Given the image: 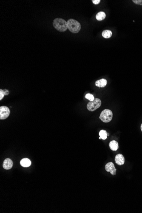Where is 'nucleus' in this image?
Listing matches in <instances>:
<instances>
[{
    "label": "nucleus",
    "mask_w": 142,
    "mask_h": 213,
    "mask_svg": "<svg viewBox=\"0 0 142 213\" xmlns=\"http://www.w3.org/2000/svg\"><path fill=\"white\" fill-rule=\"evenodd\" d=\"M13 166V162L12 160L9 158L6 159L3 162V168L6 170L10 169Z\"/></svg>",
    "instance_id": "7"
},
{
    "label": "nucleus",
    "mask_w": 142,
    "mask_h": 213,
    "mask_svg": "<svg viewBox=\"0 0 142 213\" xmlns=\"http://www.w3.org/2000/svg\"><path fill=\"white\" fill-rule=\"evenodd\" d=\"M5 95L3 90L2 89H0V100H1L4 97V96Z\"/></svg>",
    "instance_id": "17"
},
{
    "label": "nucleus",
    "mask_w": 142,
    "mask_h": 213,
    "mask_svg": "<svg viewBox=\"0 0 142 213\" xmlns=\"http://www.w3.org/2000/svg\"><path fill=\"white\" fill-rule=\"evenodd\" d=\"M101 105V101L99 98H95L92 101H90L87 105L88 110L93 112L99 108Z\"/></svg>",
    "instance_id": "4"
},
{
    "label": "nucleus",
    "mask_w": 142,
    "mask_h": 213,
    "mask_svg": "<svg viewBox=\"0 0 142 213\" xmlns=\"http://www.w3.org/2000/svg\"><path fill=\"white\" fill-rule=\"evenodd\" d=\"M3 92H4V93L5 95H8L9 94V91L8 90H7V89L3 90Z\"/></svg>",
    "instance_id": "19"
},
{
    "label": "nucleus",
    "mask_w": 142,
    "mask_h": 213,
    "mask_svg": "<svg viewBox=\"0 0 142 213\" xmlns=\"http://www.w3.org/2000/svg\"><path fill=\"white\" fill-rule=\"evenodd\" d=\"M109 146L111 150L113 151H116L118 149V143L116 141L112 140L109 144Z\"/></svg>",
    "instance_id": "10"
},
{
    "label": "nucleus",
    "mask_w": 142,
    "mask_h": 213,
    "mask_svg": "<svg viewBox=\"0 0 142 213\" xmlns=\"http://www.w3.org/2000/svg\"><path fill=\"white\" fill-rule=\"evenodd\" d=\"M113 114L112 111L108 109L103 110L100 113L99 118L104 123H109L112 120Z\"/></svg>",
    "instance_id": "3"
},
{
    "label": "nucleus",
    "mask_w": 142,
    "mask_h": 213,
    "mask_svg": "<svg viewBox=\"0 0 142 213\" xmlns=\"http://www.w3.org/2000/svg\"><path fill=\"white\" fill-rule=\"evenodd\" d=\"M106 15L104 12H100L97 14L96 15V19L97 20L101 21L105 19Z\"/></svg>",
    "instance_id": "13"
},
{
    "label": "nucleus",
    "mask_w": 142,
    "mask_h": 213,
    "mask_svg": "<svg viewBox=\"0 0 142 213\" xmlns=\"http://www.w3.org/2000/svg\"><path fill=\"white\" fill-rule=\"evenodd\" d=\"M99 139H101V137H99Z\"/></svg>",
    "instance_id": "22"
},
{
    "label": "nucleus",
    "mask_w": 142,
    "mask_h": 213,
    "mask_svg": "<svg viewBox=\"0 0 142 213\" xmlns=\"http://www.w3.org/2000/svg\"><path fill=\"white\" fill-rule=\"evenodd\" d=\"M116 163L119 165H123L125 163V158L122 154H118L115 157Z\"/></svg>",
    "instance_id": "8"
},
{
    "label": "nucleus",
    "mask_w": 142,
    "mask_h": 213,
    "mask_svg": "<svg viewBox=\"0 0 142 213\" xmlns=\"http://www.w3.org/2000/svg\"><path fill=\"white\" fill-rule=\"evenodd\" d=\"M132 1L137 5H142V0H133Z\"/></svg>",
    "instance_id": "16"
},
{
    "label": "nucleus",
    "mask_w": 142,
    "mask_h": 213,
    "mask_svg": "<svg viewBox=\"0 0 142 213\" xmlns=\"http://www.w3.org/2000/svg\"><path fill=\"white\" fill-rule=\"evenodd\" d=\"M68 28L73 33H77L81 29L80 23L76 20L73 19H69L67 21Z\"/></svg>",
    "instance_id": "2"
},
{
    "label": "nucleus",
    "mask_w": 142,
    "mask_h": 213,
    "mask_svg": "<svg viewBox=\"0 0 142 213\" xmlns=\"http://www.w3.org/2000/svg\"><path fill=\"white\" fill-rule=\"evenodd\" d=\"M107 136H109V133H107Z\"/></svg>",
    "instance_id": "21"
},
{
    "label": "nucleus",
    "mask_w": 142,
    "mask_h": 213,
    "mask_svg": "<svg viewBox=\"0 0 142 213\" xmlns=\"http://www.w3.org/2000/svg\"><path fill=\"white\" fill-rule=\"evenodd\" d=\"M85 98H86L87 99H88L90 101H92L95 99L93 95H92V94H91L89 93L85 95Z\"/></svg>",
    "instance_id": "15"
},
{
    "label": "nucleus",
    "mask_w": 142,
    "mask_h": 213,
    "mask_svg": "<svg viewBox=\"0 0 142 213\" xmlns=\"http://www.w3.org/2000/svg\"><path fill=\"white\" fill-rule=\"evenodd\" d=\"M112 33L111 30H105L103 31L102 33V35L103 37L105 39H109L112 37Z\"/></svg>",
    "instance_id": "12"
},
{
    "label": "nucleus",
    "mask_w": 142,
    "mask_h": 213,
    "mask_svg": "<svg viewBox=\"0 0 142 213\" xmlns=\"http://www.w3.org/2000/svg\"><path fill=\"white\" fill-rule=\"evenodd\" d=\"M20 164L24 167H28L31 165V162L28 158H24L21 160Z\"/></svg>",
    "instance_id": "11"
},
{
    "label": "nucleus",
    "mask_w": 142,
    "mask_h": 213,
    "mask_svg": "<svg viewBox=\"0 0 142 213\" xmlns=\"http://www.w3.org/2000/svg\"><path fill=\"white\" fill-rule=\"evenodd\" d=\"M92 1L94 4L97 5L100 3V0H92Z\"/></svg>",
    "instance_id": "18"
},
{
    "label": "nucleus",
    "mask_w": 142,
    "mask_h": 213,
    "mask_svg": "<svg viewBox=\"0 0 142 213\" xmlns=\"http://www.w3.org/2000/svg\"><path fill=\"white\" fill-rule=\"evenodd\" d=\"M105 169L108 172H110L112 175L116 174V170L114 165L112 162H109L107 163L105 165Z\"/></svg>",
    "instance_id": "6"
},
{
    "label": "nucleus",
    "mask_w": 142,
    "mask_h": 213,
    "mask_svg": "<svg viewBox=\"0 0 142 213\" xmlns=\"http://www.w3.org/2000/svg\"><path fill=\"white\" fill-rule=\"evenodd\" d=\"M9 109L6 106L0 107V119L4 120L7 119L10 115Z\"/></svg>",
    "instance_id": "5"
},
{
    "label": "nucleus",
    "mask_w": 142,
    "mask_h": 213,
    "mask_svg": "<svg viewBox=\"0 0 142 213\" xmlns=\"http://www.w3.org/2000/svg\"><path fill=\"white\" fill-rule=\"evenodd\" d=\"M141 131H142V124H141Z\"/></svg>",
    "instance_id": "20"
},
{
    "label": "nucleus",
    "mask_w": 142,
    "mask_h": 213,
    "mask_svg": "<svg viewBox=\"0 0 142 213\" xmlns=\"http://www.w3.org/2000/svg\"><path fill=\"white\" fill-rule=\"evenodd\" d=\"M107 132L105 130H102L99 132V135L102 140H105L107 138Z\"/></svg>",
    "instance_id": "14"
},
{
    "label": "nucleus",
    "mask_w": 142,
    "mask_h": 213,
    "mask_svg": "<svg viewBox=\"0 0 142 213\" xmlns=\"http://www.w3.org/2000/svg\"><path fill=\"white\" fill-rule=\"evenodd\" d=\"M107 83V80H105V79H101L95 82V85L96 87L103 88L106 86Z\"/></svg>",
    "instance_id": "9"
},
{
    "label": "nucleus",
    "mask_w": 142,
    "mask_h": 213,
    "mask_svg": "<svg viewBox=\"0 0 142 213\" xmlns=\"http://www.w3.org/2000/svg\"><path fill=\"white\" fill-rule=\"evenodd\" d=\"M53 25L56 30L60 32H65L68 29L67 22L60 18H57L54 20Z\"/></svg>",
    "instance_id": "1"
}]
</instances>
